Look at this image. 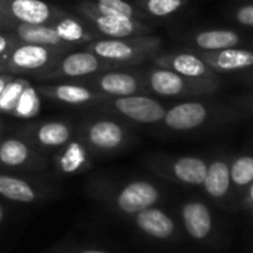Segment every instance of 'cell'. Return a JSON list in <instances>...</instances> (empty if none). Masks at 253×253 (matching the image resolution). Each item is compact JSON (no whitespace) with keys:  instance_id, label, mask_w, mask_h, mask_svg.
Here are the masks:
<instances>
[{"instance_id":"obj_1","label":"cell","mask_w":253,"mask_h":253,"mask_svg":"<svg viewBox=\"0 0 253 253\" xmlns=\"http://www.w3.org/2000/svg\"><path fill=\"white\" fill-rule=\"evenodd\" d=\"M93 196L125 216H133L153 208L162 199V190L151 181L135 179L113 188L93 190Z\"/></svg>"},{"instance_id":"obj_2","label":"cell","mask_w":253,"mask_h":253,"mask_svg":"<svg viewBox=\"0 0 253 253\" xmlns=\"http://www.w3.org/2000/svg\"><path fill=\"white\" fill-rule=\"evenodd\" d=\"M53 196V190L42 182L28 178L0 172V199L13 203L33 205L44 202Z\"/></svg>"},{"instance_id":"obj_3","label":"cell","mask_w":253,"mask_h":253,"mask_svg":"<svg viewBox=\"0 0 253 253\" xmlns=\"http://www.w3.org/2000/svg\"><path fill=\"white\" fill-rule=\"evenodd\" d=\"M114 107L125 117L142 125L159 123L166 114L165 107L159 101L148 96H120L116 99Z\"/></svg>"},{"instance_id":"obj_4","label":"cell","mask_w":253,"mask_h":253,"mask_svg":"<svg viewBox=\"0 0 253 253\" xmlns=\"http://www.w3.org/2000/svg\"><path fill=\"white\" fill-rule=\"evenodd\" d=\"M157 170V173L169 179H173L182 185L202 187L206 179L208 163L200 157L184 156L168 163L165 168H159Z\"/></svg>"},{"instance_id":"obj_5","label":"cell","mask_w":253,"mask_h":253,"mask_svg":"<svg viewBox=\"0 0 253 253\" xmlns=\"http://www.w3.org/2000/svg\"><path fill=\"white\" fill-rule=\"evenodd\" d=\"M0 166L16 170L46 169V165L31 150V147L18 138H7L0 144Z\"/></svg>"},{"instance_id":"obj_6","label":"cell","mask_w":253,"mask_h":253,"mask_svg":"<svg viewBox=\"0 0 253 253\" xmlns=\"http://www.w3.org/2000/svg\"><path fill=\"white\" fill-rule=\"evenodd\" d=\"M132 224L147 237L154 240H170L176 234V224L165 211L153 206L133 216Z\"/></svg>"},{"instance_id":"obj_7","label":"cell","mask_w":253,"mask_h":253,"mask_svg":"<svg viewBox=\"0 0 253 253\" xmlns=\"http://www.w3.org/2000/svg\"><path fill=\"white\" fill-rule=\"evenodd\" d=\"M181 221L185 233L197 242L206 240L213 230V216L208 205L199 200L185 202L181 206Z\"/></svg>"},{"instance_id":"obj_8","label":"cell","mask_w":253,"mask_h":253,"mask_svg":"<svg viewBox=\"0 0 253 253\" xmlns=\"http://www.w3.org/2000/svg\"><path fill=\"white\" fill-rule=\"evenodd\" d=\"M208 117H209V111L206 105H203L202 102L190 101V102L176 104L170 110H168L163 122L172 130L188 132L203 126Z\"/></svg>"},{"instance_id":"obj_9","label":"cell","mask_w":253,"mask_h":253,"mask_svg":"<svg viewBox=\"0 0 253 253\" xmlns=\"http://www.w3.org/2000/svg\"><path fill=\"white\" fill-rule=\"evenodd\" d=\"M125 129L111 120H99L89 126L86 132V142L98 151L110 153L119 150L125 144Z\"/></svg>"},{"instance_id":"obj_10","label":"cell","mask_w":253,"mask_h":253,"mask_svg":"<svg viewBox=\"0 0 253 253\" xmlns=\"http://www.w3.org/2000/svg\"><path fill=\"white\" fill-rule=\"evenodd\" d=\"M89 153L83 142L70 141L55 157V169L62 176H71L84 172L89 168Z\"/></svg>"},{"instance_id":"obj_11","label":"cell","mask_w":253,"mask_h":253,"mask_svg":"<svg viewBox=\"0 0 253 253\" xmlns=\"http://www.w3.org/2000/svg\"><path fill=\"white\" fill-rule=\"evenodd\" d=\"M206 64L218 71L230 73L253 67V52L248 49L228 47L218 52H211L205 56Z\"/></svg>"},{"instance_id":"obj_12","label":"cell","mask_w":253,"mask_h":253,"mask_svg":"<svg viewBox=\"0 0 253 253\" xmlns=\"http://www.w3.org/2000/svg\"><path fill=\"white\" fill-rule=\"evenodd\" d=\"M231 185L230 165L225 160H215L208 165L206 179L202 187L209 197L218 202L225 200L231 191Z\"/></svg>"},{"instance_id":"obj_13","label":"cell","mask_w":253,"mask_h":253,"mask_svg":"<svg viewBox=\"0 0 253 253\" xmlns=\"http://www.w3.org/2000/svg\"><path fill=\"white\" fill-rule=\"evenodd\" d=\"M9 9L25 25H42L50 18V6L42 0H12Z\"/></svg>"},{"instance_id":"obj_14","label":"cell","mask_w":253,"mask_h":253,"mask_svg":"<svg viewBox=\"0 0 253 253\" xmlns=\"http://www.w3.org/2000/svg\"><path fill=\"white\" fill-rule=\"evenodd\" d=\"M165 62L172 68V71L190 80L206 79L212 76V68L202 58L193 53H178Z\"/></svg>"},{"instance_id":"obj_15","label":"cell","mask_w":253,"mask_h":253,"mask_svg":"<svg viewBox=\"0 0 253 253\" xmlns=\"http://www.w3.org/2000/svg\"><path fill=\"white\" fill-rule=\"evenodd\" d=\"M172 70H154L150 74V86L151 89L162 96H178L188 90V82Z\"/></svg>"},{"instance_id":"obj_16","label":"cell","mask_w":253,"mask_h":253,"mask_svg":"<svg viewBox=\"0 0 253 253\" xmlns=\"http://www.w3.org/2000/svg\"><path fill=\"white\" fill-rule=\"evenodd\" d=\"M50 59V53L46 46L24 43L18 46L10 55V64L18 70H37L46 65Z\"/></svg>"},{"instance_id":"obj_17","label":"cell","mask_w":253,"mask_h":253,"mask_svg":"<svg viewBox=\"0 0 253 253\" xmlns=\"http://www.w3.org/2000/svg\"><path fill=\"white\" fill-rule=\"evenodd\" d=\"M71 127L62 122H47L37 127L34 141L43 148H62L71 141Z\"/></svg>"},{"instance_id":"obj_18","label":"cell","mask_w":253,"mask_h":253,"mask_svg":"<svg viewBox=\"0 0 253 253\" xmlns=\"http://www.w3.org/2000/svg\"><path fill=\"white\" fill-rule=\"evenodd\" d=\"M196 44L208 52H218L228 47H236L240 43V36L233 30H206L194 37Z\"/></svg>"},{"instance_id":"obj_19","label":"cell","mask_w":253,"mask_h":253,"mask_svg":"<svg viewBox=\"0 0 253 253\" xmlns=\"http://www.w3.org/2000/svg\"><path fill=\"white\" fill-rule=\"evenodd\" d=\"M99 62L96 55L89 52H76L64 58L61 64V70L65 76L70 77H82L92 74L98 70Z\"/></svg>"},{"instance_id":"obj_20","label":"cell","mask_w":253,"mask_h":253,"mask_svg":"<svg viewBox=\"0 0 253 253\" xmlns=\"http://www.w3.org/2000/svg\"><path fill=\"white\" fill-rule=\"evenodd\" d=\"M98 30L110 36L113 39H125L129 37L135 33L136 24L132 18H125V16H108V15H98L95 18Z\"/></svg>"},{"instance_id":"obj_21","label":"cell","mask_w":253,"mask_h":253,"mask_svg":"<svg viewBox=\"0 0 253 253\" xmlns=\"http://www.w3.org/2000/svg\"><path fill=\"white\" fill-rule=\"evenodd\" d=\"M92 50L96 56L111 61H127L132 59L136 53L135 47L120 39L99 40L92 46Z\"/></svg>"},{"instance_id":"obj_22","label":"cell","mask_w":253,"mask_h":253,"mask_svg":"<svg viewBox=\"0 0 253 253\" xmlns=\"http://www.w3.org/2000/svg\"><path fill=\"white\" fill-rule=\"evenodd\" d=\"M101 89L114 96H130L136 92L138 89V82L133 76L126 74V73H108L102 76L101 82Z\"/></svg>"},{"instance_id":"obj_23","label":"cell","mask_w":253,"mask_h":253,"mask_svg":"<svg viewBox=\"0 0 253 253\" xmlns=\"http://www.w3.org/2000/svg\"><path fill=\"white\" fill-rule=\"evenodd\" d=\"M18 34L24 40V43H31V44L56 46L61 42L55 28L44 27V25H22L18 28Z\"/></svg>"},{"instance_id":"obj_24","label":"cell","mask_w":253,"mask_h":253,"mask_svg":"<svg viewBox=\"0 0 253 253\" xmlns=\"http://www.w3.org/2000/svg\"><path fill=\"white\" fill-rule=\"evenodd\" d=\"M231 184L239 190H246L253 182V156H239L230 165Z\"/></svg>"},{"instance_id":"obj_25","label":"cell","mask_w":253,"mask_h":253,"mask_svg":"<svg viewBox=\"0 0 253 253\" xmlns=\"http://www.w3.org/2000/svg\"><path fill=\"white\" fill-rule=\"evenodd\" d=\"M39 110H40L39 96H37L36 90L27 84L15 105L13 114L18 117H22V119H31L39 113Z\"/></svg>"},{"instance_id":"obj_26","label":"cell","mask_w":253,"mask_h":253,"mask_svg":"<svg viewBox=\"0 0 253 253\" xmlns=\"http://www.w3.org/2000/svg\"><path fill=\"white\" fill-rule=\"evenodd\" d=\"M55 96L67 104H83L92 98L89 89L74 84H61L55 89Z\"/></svg>"},{"instance_id":"obj_27","label":"cell","mask_w":253,"mask_h":253,"mask_svg":"<svg viewBox=\"0 0 253 253\" xmlns=\"http://www.w3.org/2000/svg\"><path fill=\"white\" fill-rule=\"evenodd\" d=\"M55 31L58 33L61 42L71 43V42H80V40L86 39V31H84L83 25L80 22H77L76 19H71V18H67V19L56 22Z\"/></svg>"},{"instance_id":"obj_28","label":"cell","mask_w":253,"mask_h":253,"mask_svg":"<svg viewBox=\"0 0 253 253\" xmlns=\"http://www.w3.org/2000/svg\"><path fill=\"white\" fill-rule=\"evenodd\" d=\"M96 9L99 15L108 16H125V18H135V9L125 0H98Z\"/></svg>"},{"instance_id":"obj_29","label":"cell","mask_w":253,"mask_h":253,"mask_svg":"<svg viewBox=\"0 0 253 253\" xmlns=\"http://www.w3.org/2000/svg\"><path fill=\"white\" fill-rule=\"evenodd\" d=\"M25 86H27V82H22V80L9 82L0 95V111H7V113L13 111Z\"/></svg>"},{"instance_id":"obj_30","label":"cell","mask_w":253,"mask_h":253,"mask_svg":"<svg viewBox=\"0 0 253 253\" xmlns=\"http://www.w3.org/2000/svg\"><path fill=\"white\" fill-rule=\"evenodd\" d=\"M184 0H147V10L154 16H169L181 9Z\"/></svg>"},{"instance_id":"obj_31","label":"cell","mask_w":253,"mask_h":253,"mask_svg":"<svg viewBox=\"0 0 253 253\" xmlns=\"http://www.w3.org/2000/svg\"><path fill=\"white\" fill-rule=\"evenodd\" d=\"M236 19L246 27H253V4H245L237 9Z\"/></svg>"},{"instance_id":"obj_32","label":"cell","mask_w":253,"mask_h":253,"mask_svg":"<svg viewBox=\"0 0 253 253\" xmlns=\"http://www.w3.org/2000/svg\"><path fill=\"white\" fill-rule=\"evenodd\" d=\"M58 253H111L107 251H101V249H87V248H80V249H67V251H61Z\"/></svg>"},{"instance_id":"obj_33","label":"cell","mask_w":253,"mask_h":253,"mask_svg":"<svg viewBox=\"0 0 253 253\" xmlns=\"http://www.w3.org/2000/svg\"><path fill=\"white\" fill-rule=\"evenodd\" d=\"M245 206L252 209L253 208V182L248 187V193H246V197H245Z\"/></svg>"},{"instance_id":"obj_34","label":"cell","mask_w":253,"mask_h":253,"mask_svg":"<svg viewBox=\"0 0 253 253\" xmlns=\"http://www.w3.org/2000/svg\"><path fill=\"white\" fill-rule=\"evenodd\" d=\"M7 46H9V42H7V39H6L3 34H0V55L6 52Z\"/></svg>"},{"instance_id":"obj_35","label":"cell","mask_w":253,"mask_h":253,"mask_svg":"<svg viewBox=\"0 0 253 253\" xmlns=\"http://www.w3.org/2000/svg\"><path fill=\"white\" fill-rule=\"evenodd\" d=\"M4 218H6V208H4V205L0 202V224H3Z\"/></svg>"},{"instance_id":"obj_36","label":"cell","mask_w":253,"mask_h":253,"mask_svg":"<svg viewBox=\"0 0 253 253\" xmlns=\"http://www.w3.org/2000/svg\"><path fill=\"white\" fill-rule=\"evenodd\" d=\"M6 84H7V82H6V79H3V77H0V95H1V92H3V89L6 87Z\"/></svg>"},{"instance_id":"obj_37","label":"cell","mask_w":253,"mask_h":253,"mask_svg":"<svg viewBox=\"0 0 253 253\" xmlns=\"http://www.w3.org/2000/svg\"><path fill=\"white\" fill-rule=\"evenodd\" d=\"M252 213H253V208H252Z\"/></svg>"}]
</instances>
